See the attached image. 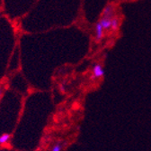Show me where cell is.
I'll use <instances>...</instances> for the list:
<instances>
[{
    "label": "cell",
    "mask_w": 151,
    "mask_h": 151,
    "mask_svg": "<svg viewBox=\"0 0 151 151\" xmlns=\"http://www.w3.org/2000/svg\"><path fill=\"white\" fill-rule=\"evenodd\" d=\"M115 15V8L112 7V5H107L103 13H102V16H105V17H109V18H111L112 16Z\"/></svg>",
    "instance_id": "3957f363"
},
{
    "label": "cell",
    "mask_w": 151,
    "mask_h": 151,
    "mask_svg": "<svg viewBox=\"0 0 151 151\" xmlns=\"http://www.w3.org/2000/svg\"><path fill=\"white\" fill-rule=\"evenodd\" d=\"M2 94H3V93H2V90H0V100H1V98H2Z\"/></svg>",
    "instance_id": "ba28073f"
},
{
    "label": "cell",
    "mask_w": 151,
    "mask_h": 151,
    "mask_svg": "<svg viewBox=\"0 0 151 151\" xmlns=\"http://www.w3.org/2000/svg\"><path fill=\"white\" fill-rule=\"evenodd\" d=\"M111 18L105 17V16H101L100 22H101L104 31H108L109 29H111Z\"/></svg>",
    "instance_id": "277c9868"
},
{
    "label": "cell",
    "mask_w": 151,
    "mask_h": 151,
    "mask_svg": "<svg viewBox=\"0 0 151 151\" xmlns=\"http://www.w3.org/2000/svg\"><path fill=\"white\" fill-rule=\"evenodd\" d=\"M93 31H94V41L100 42L104 38V29L100 20L97 21L96 23V25H94Z\"/></svg>",
    "instance_id": "7a4b0ae2"
},
{
    "label": "cell",
    "mask_w": 151,
    "mask_h": 151,
    "mask_svg": "<svg viewBox=\"0 0 151 151\" xmlns=\"http://www.w3.org/2000/svg\"><path fill=\"white\" fill-rule=\"evenodd\" d=\"M105 71L102 64L100 63H94L92 67V74H91V79L92 80H96L99 78H102L104 76Z\"/></svg>",
    "instance_id": "6da1fadb"
},
{
    "label": "cell",
    "mask_w": 151,
    "mask_h": 151,
    "mask_svg": "<svg viewBox=\"0 0 151 151\" xmlns=\"http://www.w3.org/2000/svg\"><path fill=\"white\" fill-rule=\"evenodd\" d=\"M63 149V145L61 143H56L50 148L51 151H61Z\"/></svg>",
    "instance_id": "52a82bcc"
},
{
    "label": "cell",
    "mask_w": 151,
    "mask_h": 151,
    "mask_svg": "<svg viewBox=\"0 0 151 151\" xmlns=\"http://www.w3.org/2000/svg\"><path fill=\"white\" fill-rule=\"evenodd\" d=\"M120 26V17L117 15H114L111 19V29L117 30Z\"/></svg>",
    "instance_id": "5b68a950"
},
{
    "label": "cell",
    "mask_w": 151,
    "mask_h": 151,
    "mask_svg": "<svg viewBox=\"0 0 151 151\" xmlns=\"http://www.w3.org/2000/svg\"><path fill=\"white\" fill-rule=\"evenodd\" d=\"M10 139V135L9 134H3L0 136V145H5L7 143Z\"/></svg>",
    "instance_id": "8992f818"
}]
</instances>
